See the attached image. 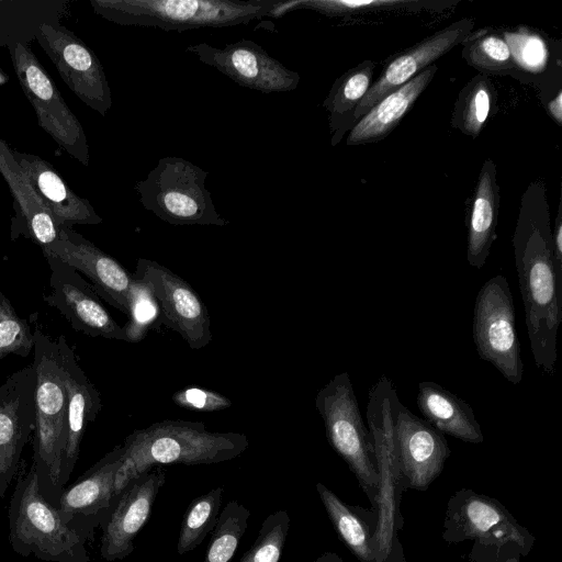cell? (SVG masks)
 Masks as SVG:
<instances>
[{
	"label": "cell",
	"instance_id": "cb8c5ba5",
	"mask_svg": "<svg viewBox=\"0 0 562 562\" xmlns=\"http://www.w3.org/2000/svg\"><path fill=\"white\" fill-rule=\"evenodd\" d=\"M438 70L431 65L373 105L350 130L347 145L376 143L385 138L414 106Z\"/></svg>",
	"mask_w": 562,
	"mask_h": 562
},
{
	"label": "cell",
	"instance_id": "74e56055",
	"mask_svg": "<svg viewBox=\"0 0 562 562\" xmlns=\"http://www.w3.org/2000/svg\"><path fill=\"white\" fill-rule=\"evenodd\" d=\"M172 402L184 409L194 412H217L232 406V401L216 391L190 386L177 391Z\"/></svg>",
	"mask_w": 562,
	"mask_h": 562
},
{
	"label": "cell",
	"instance_id": "1f68e13d",
	"mask_svg": "<svg viewBox=\"0 0 562 562\" xmlns=\"http://www.w3.org/2000/svg\"><path fill=\"white\" fill-rule=\"evenodd\" d=\"M281 4V14L310 9L326 16H348L352 14L378 12L385 10H420L438 2L418 0H289Z\"/></svg>",
	"mask_w": 562,
	"mask_h": 562
},
{
	"label": "cell",
	"instance_id": "44dd1931",
	"mask_svg": "<svg viewBox=\"0 0 562 562\" xmlns=\"http://www.w3.org/2000/svg\"><path fill=\"white\" fill-rule=\"evenodd\" d=\"M68 400L67 440L61 457L60 484L65 488L75 469L87 425L101 407L100 393L79 366L65 336L56 340Z\"/></svg>",
	"mask_w": 562,
	"mask_h": 562
},
{
	"label": "cell",
	"instance_id": "2e32d148",
	"mask_svg": "<svg viewBox=\"0 0 562 562\" xmlns=\"http://www.w3.org/2000/svg\"><path fill=\"white\" fill-rule=\"evenodd\" d=\"M36 375L33 363L0 385V498L15 477L35 429Z\"/></svg>",
	"mask_w": 562,
	"mask_h": 562
},
{
	"label": "cell",
	"instance_id": "ac0fdd59",
	"mask_svg": "<svg viewBox=\"0 0 562 562\" xmlns=\"http://www.w3.org/2000/svg\"><path fill=\"white\" fill-rule=\"evenodd\" d=\"M122 457L123 445H117L60 495L56 508L63 520L88 541L93 539L94 529L105 522L117 499L114 477Z\"/></svg>",
	"mask_w": 562,
	"mask_h": 562
},
{
	"label": "cell",
	"instance_id": "8d00e7d4",
	"mask_svg": "<svg viewBox=\"0 0 562 562\" xmlns=\"http://www.w3.org/2000/svg\"><path fill=\"white\" fill-rule=\"evenodd\" d=\"M514 63L528 71L544 68L547 61V46L543 38L531 32L528 27H520L515 33H505Z\"/></svg>",
	"mask_w": 562,
	"mask_h": 562
},
{
	"label": "cell",
	"instance_id": "9a60e30c",
	"mask_svg": "<svg viewBox=\"0 0 562 562\" xmlns=\"http://www.w3.org/2000/svg\"><path fill=\"white\" fill-rule=\"evenodd\" d=\"M49 269V292L43 295L72 329L90 337L127 341L123 326L110 315L89 281L57 258H46Z\"/></svg>",
	"mask_w": 562,
	"mask_h": 562
},
{
	"label": "cell",
	"instance_id": "d4e9b609",
	"mask_svg": "<svg viewBox=\"0 0 562 562\" xmlns=\"http://www.w3.org/2000/svg\"><path fill=\"white\" fill-rule=\"evenodd\" d=\"M316 490L339 539L360 562H383L379 543V517L372 510L347 504L324 484Z\"/></svg>",
	"mask_w": 562,
	"mask_h": 562
},
{
	"label": "cell",
	"instance_id": "9c48e42d",
	"mask_svg": "<svg viewBox=\"0 0 562 562\" xmlns=\"http://www.w3.org/2000/svg\"><path fill=\"white\" fill-rule=\"evenodd\" d=\"M442 538L449 543L474 540L481 547L495 549L514 544L521 555H527L536 541L499 501L469 488L450 497Z\"/></svg>",
	"mask_w": 562,
	"mask_h": 562
},
{
	"label": "cell",
	"instance_id": "e575fe53",
	"mask_svg": "<svg viewBox=\"0 0 562 562\" xmlns=\"http://www.w3.org/2000/svg\"><path fill=\"white\" fill-rule=\"evenodd\" d=\"M289 528L290 517L286 510L281 509L267 516L254 544L239 562H279Z\"/></svg>",
	"mask_w": 562,
	"mask_h": 562
},
{
	"label": "cell",
	"instance_id": "603a6c76",
	"mask_svg": "<svg viewBox=\"0 0 562 562\" xmlns=\"http://www.w3.org/2000/svg\"><path fill=\"white\" fill-rule=\"evenodd\" d=\"M0 173L4 178L16 205V222L12 239L23 235L42 250L59 237V228L41 203L25 173L16 162L12 148L0 137Z\"/></svg>",
	"mask_w": 562,
	"mask_h": 562
},
{
	"label": "cell",
	"instance_id": "ab89813d",
	"mask_svg": "<svg viewBox=\"0 0 562 562\" xmlns=\"http://www.w3.org/2000/svg\"><path fill=\"white\" fill-rule=\"evenodd\" d=\"M496 562H520V551L514 544L496 549Z\"/></svg>",
	"mask_w": 562,
	"mask_h": 562
},
{
	"label": "cell",
	"instance_id": "5b68a950",
	"mask_svg": "<svg viewBox=\"0 0 562 562\" xmlns=\"http://www.w3.org/2000/svg\"><path fill=\"white\" fill-rule=\"evenodd\" d=\"M9 540L13 551L46 562H89L87 539L67 525L58 509L38 488L35 469L23 471L8 510Z\"/></svg>",
	"mask_w": 562,
	"mask_h": 562
},
{
	"label": "cell",
	"instance_id": "277c9868",
	"mask_svg": "<svg viewBox=\"0 0 562 562\" xmlns=\"http://www.w3.org/2000/svg\"><path fill=\"white\" fill-rule=\"evenodd\" d=\"M278 0H91L97 14L123 26L186 31L279 18Z\"/></svg>",
	"mask_w": 562,
	"mask_h": 562
},
{
	"label": "cell",
	"instance_id": "3957f363",
	"mask_svg": "<svg viewBox=\"0 0 562 562\" xmlns=\"http://www.w3.org/2000/svg\"><path fill=\"white\" fill-rule=\"evenodd\" d=\"M33 366L36 375L33 463L42 495L57 506L61 457L67 440L68 400L56 340L34 330Z\"/></svg>",
	"mask_w": 562,
	"mask_h": 562
},
{
	"label": "cell",
	"instance_id": "4316f807",
	"mask_svg": "<svg viewBox=\"0 0 562 562\" xmlns=\"http://www.w3.org/2000/svg\"><path fill=\"white\" fill-rule=\"evenodd\" d=\"M416 404L424 419L440 432L469 443L484 441L472 407L436 382L418 383Z\"/></svg>",
	"mask_w": 562,
	"mask_h": 562
},
{
	"label": "cell",
	"instance_id": "484cf974",
	"mask_svg": "<svg viewBox=\"0 0 562 562\" xmlns=\"http://www.w3.org/2000/svg\"><path fill=\"white\" fill-rule=\"evenodd\" d=\"M499 201L496 167L486 159L477 177L468 224L467 260L473 268H483L496 239Z\"/></svg>",
	"mask_w": 562,
	"mask_h": 562
},
{
	"label": "cell",
	"instance_id": "f1b7e54d",
	"mask_svg": "<svg viewBox=\"0 0 562 562\" xmlns=\"http://www.w3.org/2000/svg\"><path fill=\"white\" fill-rule=\"evenodd\" d=\"M496 98L497 92L490 75L474 76L459 92L451 125L461 133L476 138L486 125Z\"/></svg>",
	"mask_w": 562,
	"mask_h": 562
},
{
	"label": "cell",
	"instance_id": "4fadbf2b",
	"mask_svg": "<svg viewBox=\"0 0 562 562\" xmlns=\"http://www.w3.org/2000/svg\"><path fill=\"white\" fill-rule=\"evenodd\" d=\"M393 438L401 479L406 487L424 492L441 474L451 454L443 434L391 395Z\"/></svg>",
	"mask_w": 562,
	"mask_h": 562
},
{
	"label": "cell",
	"instance_id": "f35d334b",
	"mask_svg": "<svg viewBox=\"0 0 562 562\" xmlns=\"http://www.w3.org/2000/svg\"><path fill=\"white\" fill-rule=\"evenodd\" d=\"M553 257L557 279L562 285V211L559 204L558 215L552 232Z\"/></svg>",
	"mask_w": 562,
	"mask_h": 562
},
{
	"label": "cell",
	"instance_id": "836d02e7",
	"mask_svg": "<svg viewBox=\"0 0 562 562\" xmlns=\"http://www.w3.org/2000/svg\"><path fill=\"white\" fill-rule=\"evenodd\" d=\"M34 348V331L15 312L0 288V360L14 355L27 357Z\"/></svg>",
	"mask_w": 562,
	"mask_h": 562
},
{
	"label": "cell",
	"instance_id": "7402d4cb",
	"mask_svg": "<svg viewBox=\"0 0 562 562\" xmlns=\"http://www.w3.org/2000/svg\"><path fill=\"white\" fill-rule=\"evenodd\" d=\"M13 156L25 173L43 206L60 228L74 225H97L102 223L91 203L64 181L57 170L40 156L13 150Z\"/></svg>",
	"mask_w": 562,
	"mask_h": 562
},
{
	"label": "cell",
	"instance_id": "d6986e66",
	"mask_svg": "<svg viewBox=\"0 0 562 562\" xmlns=\"http://www.w3.org/2000/svg\"><path fill=\"white\" fill-rule=\"evenodd\" d=\"M165 481V470L157 465L133 479L121 492L101 527L100 553L104 560H122L134 551V539L148 521Z\"/></svg>",
	"mask_w": 562,
	"mask_h": 562
},
{
	"label": "cell",
	"instance_id": "e0dca14e",
	"mask_svg": "<svg viewBox=\"0 0 562 562\" xmlns=\"http://www.w3.org/2000/svg\"><path fill=\"white\" fill-rule=\"evenodd\" d=\"M42 251L45 258H57L74 268L100 299L128 314L135 279L116 259L72 228H60L58 239Z\"/></svg>",
	"mask_w": 562,
	"mask_h": 562
},
{
	"label": "cell",
	"instance_id": "ffe728a7",
	"mask_svg": "<svg viewBox=\"0 0 562 562\" xmlns=\"http://www.w3.org/2000/svg\"><path fill=\"white\" fill-rule=\"evenodd\" d=\"M474 29V20L463 18L437 31L422 42L387 60L380 77L368 90L353 114V126L381 99L407 83L415 76L462 44Z\"/></svg>",
	"mask_w": 562,
	"mask_h": 562
},
{
	"label": "cell",
	"instance_id": "b9f144b4",
	"mask_svg": "<svg viewBox=\"0 0 562 562\" xmlns=\"http://www.w3.org/2000/svg\"><path fill=\"white\" fill-rule=\"evenodd\" d=\"M313 562H345V561L335 552H325Z\"/></svg>",
	"mask_w": 562,
	"mask_h": 562
},
{
	"label": "cell",
	"instance_id": "7bdbcfd3",
	"mask_svg": "<svg viewBox=\"0 0 562 562\" xmlns=\"http://www.w3.org/2000/svg\"><path fill=\"white\" fill-rule=\"evenodd\" d=\"M475 562H486V560H483V561H482V560H480V558H476V559H475ZM487 562H496V555H495V558H493V557H492V560H490V561H487Z\"/></svg>",
	"mask_w": 562,
	"mask_h": 562
},
{
	"label": "cell",
	"instance_id": "d6a6232c",
	"mask_svg": "<svg viewBox=\"0 0 562 562\" xmlns=\"http://www.w3.org/2000/svg\"><path fill=\"white\" fill-rule=\"evenodd\" d=\"M250 510L229 501L218 516L203 562H231L247 529Z\"/></svg>",
	"mask_w": 562,
	"mask_h": 562
},
{
	"label": "cell",
	"instance_id": "6da1fadb",
	"mask_svg": "<svg viewBox=\"0 0 562 562\" xmlns=\"http://www.w3.org/2000/svg\"><path fill=\"white\" fill-rule=\"evenodd\" d=\"M549 211L543 182L529 183L521 195L513 247L533 360L543 373L553 375L562 285L554 268Z\"/></svg>",
	"mask_w": 562,
	"mask_h": 562
},
{
	"label": "cell",
	"instance_id": "f546056e",
	"mask_svg": "<svg viewBox=\"0 0 562 562\" xmlns=\"http://www.w3.org/2000/svg\"><path fill=\"white\" fill-rule=\"evenodd\" d=\"M223 487H215L194 498L188 506L180 526L177 552L183 555L199 547L214 530L222 505Z\"/></svg>",
	"mask_w": 562,
	"mask_h": 562
},
{
	"label": "cell",
	"instance_id": "8fae6325",
	"mask_svg": "<svg viewBox=\"0 0 562 562\" xmlns=\"http://www.w3.org/2000/svg\"><path fill=\"white\" fill-rule=\"evenodd\" d=\"M134 279L143 282L157 302L161 322L192 349L212 340L211 319L200 295L180 276L157 261L139 258Z\"/></svg>",
	"mask_w": 562,
	"mask_h": 562
},
{
	"label": "cell",
	"instance_id": "d590c367",
	"mask_svg": "<svg viewBox=\"0 0 562 562\" xmlns=\"http://www.w3.org/2000/svg\"><path fill=\"white\" fill-rule=\"evenodd\" d=\"M159 314V308L147 286L135 279L132 289L128 321L123 326L128 342H137L145 337Z\"/></svg>",
	"mask_w": 562,
	"mask_h": 562
},
{
	"label": "cell",
	"instance_id": "52a82bcc",
	"mask_svg": "<svg viewBox=\"0 0 562 562\" xmlns=\"http://www.w3.org/2000/svg\"><path fill=\"white\" fill-rule=\"evenodd\" d=\"M209 172L175 156L160 158L135 190L142 205L171 225L226 226L214 205L205 181Z\"/></svg>",
	"mask_w": 562,
	"mask_h": 562
},
{
	"label": "cell",
	"instance_id": "8992f818",
	"mask_svg": "<svg viewBox=\"0 0 562 562\" xmlns=\"http://www.w3.org/2000/svg\"><path fill=\"white\" fill-rule=\"evenodd\" d=\"M319 413L330 447L347 463L375 510L381 495V475L373 439L363 423L347 372L336 374L316 394Z\"/></svg>",
	"mask_w": 562,
	"mask_h": 562
},
{
	"label": "cell",
	"instance_id": "83f0119b",
	"mask_svg": "<svg viewBox=\"0 0 562 562\" xmlns=\"http://www.w3.org/2000/svg\"><path fill=\"white\" fill-rule=\"evenodd\" d=\"M374 68L375 64L372 60H363L333 83L323 102L329 116L333 146L353 127L355 111L372 85Z\"/></svg>",
	"mask_w": 562,
	"mask_h": 562
},
{
	"label": "cell",
	"instance_id": "4dcf8cb0",
	"mask_svg": "<svg viewBox=\"0 0 562 562\" xmlns=\"http://www.w3.org/2000/svg\"><path fill=\"white\" fill-rule=\"evenodd\" d=\"M462 44V57L481 74H501L516 67L504 36L490 29L471 32Z\"/></svg>",
	"mask_w": 562,
	"mask_h": 562
},
{
	"label": "cell",
	"instance_id": "60d3db41",
	"mask_svg": "<svg viewBox=\"0 0 562 562\" xmlns=\"http://www.w3.org/2000/svg\"><path fill=\"white\" fill-rule=\"evenodd\" d=\"M548 112L558 125L562 124V91L559 90L557 95L548 103Z\"/></svg>",
	"mask_w": 562,
	"mask_h": 562
},
{
	"label": "cell",
	"instance_id": "ba28073f",
	"mask_svg": "<svg viewBox=\"0 0 562 562\" xmlns=\"http://www.w3.org/2000/svg\"><path fill=\"white\" fill-rule=\"evenodd\" d=\"M472 330L480 358L492 363L508 382L519 384L524 366L513 294L504 276H495L481 286Z\"/></svg>",
	"mask_w": 562,
	"mask_h": 562
},
{
	"label": "cell",
	"instance_id": "7a4b0ae2",
	"mask_svg": "<svg viewBox=\"0 0 562 562\" xmlns=\"http://www.w3.org/2000/svg\"><path fill=\"white\" fill-rule=\"evenodd\" d=\"M249 446L239 432H212L201 422L154 423L130 434L123 443V457L114 477L117 497L138 475L162 464H212L240 456Z\"/></svg>",
	"mask_w": 562,
	"mask_h": 562
},
{
	"label": "cell",
	"instance_id": "30bf717a",
	"mask_svg": "<svg viewBox=\"0 0 562 562\" xmlns=\"http://www.w3.org/2000/svg\"><path fill=\"white\" fill-rule=\"evenodd\" d=\"M10 54L20 86L35 111L37 124L71 157L88 167L87 136L55 82L26 45L14 44Z\"/></svg>",
	"mask_w": 562,
	"mask_h": 562
},
{
	"label": "cell",
	"instance_id": "7c38bea8",
	"mask_svg": "<svg viewBox=\"0 0 562 562\" xmlns=\"http://www.w3.org/2000/svg\"><path fill=\"white\" fill-rule=\"evenodd\" d=\"M35 37L67 87L85 104L105 116L112 105V94L94 52L64 26L41 23Z\"/></svg>",
	"mask_w": 562,
	"mask_h": 562
},
{
	"label": "cell",
	"instance_id": "5bb4252c",
	"mask_svg": "<svg viewBox=\"0 0 562 562\" xmlns=\"http://www.w3.org/2000/svg\"><path fill=\"white\" fill-rule=\"evenodd\" d=\"M187 53L227 76L244 88L262 93L286 92L296 89L300 75L285 68L259 44L240 40L223 48L206 43L189 45Z\"/></svg>",
	"mask_w": 562,
	"mask_h": 562
}]
</instances>
